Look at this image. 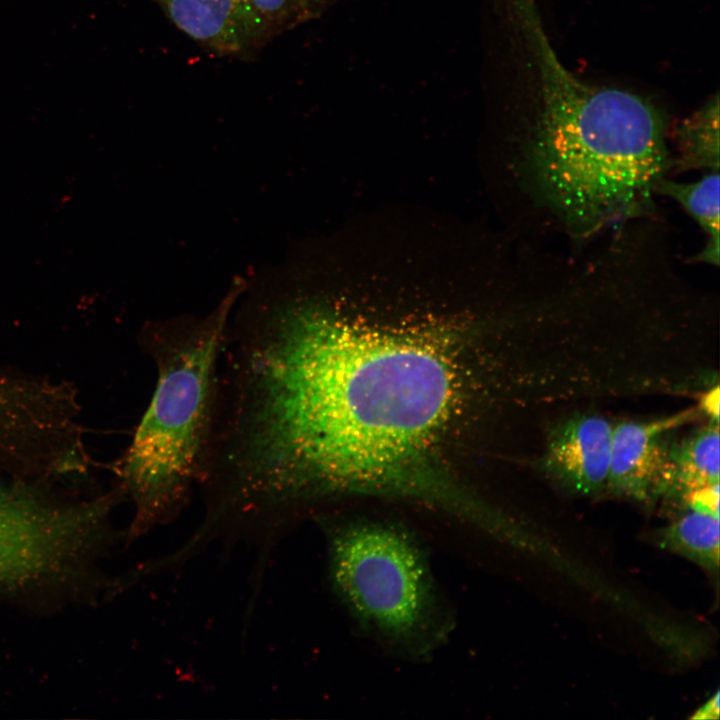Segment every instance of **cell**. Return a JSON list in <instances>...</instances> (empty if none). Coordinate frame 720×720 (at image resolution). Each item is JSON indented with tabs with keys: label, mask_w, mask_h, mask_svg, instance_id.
<instances>
[{
	"label": "cell",
	"mask_w": 720,
	"mask_h": 720,
	"mask_svg": "<svg viewBox=\"0 0 720 720\" xmlns=\"http://www.w3.org/2000/svg\"><path fill=\"white\" fill-rule=\"evenodd\" d=\"M241 298L219 363L212 490L267 523L344 484L421 496L407 471L450 412L449 351L344 322L279 276Z\"/></svg>",
	"instance_id": "1"
},
{
	"label": "cell",
	"mask_w": 720,
	"mask_h": 720,
	"mask_svg": "<svg viewBox=\"0 0 720 720\" xmlns=\"http://www.w3.org/2000/svg\"><path fill=\"white\" fill-rule=\"evenodd\" d=\"M524 16L537 88L511 158L523 232L528 243L578 251L660 215L655 188L670 174V123L645 97L575 77L537 10Z\"/></svg>",
	"instance_id": "2"
},
{
	"label": "cell",
	"mask_w": 720,
	"mask_h": 720,
	"mask_svg": "<svg viewBox=\"0 0 720 720\" xmlns=\"http://www.w3.org/2000/svg\"><path fill=\"white\" fill-rule=\"evenodd\" d=\"M239 278L204 316L148 322L140 341L156 370L150 403L122 461L121 485L135 506L132 530L166 522L187 503L207 465L216 413L219 362Z\"/></svg>",
	"instance_id": "3"
},
{
	"label": "cell",
	"mask_w": 720,
	"mask_h": 720,
	"mask_svg": "<svg viewBox=\"0 0 720 720\" xmlns=\"http://www.w3.org/2000/svg\"><path fill=\"white\" fill-rule=\"evenodd\" d=\"M337 593L362 622L394 640L428 629L434 594L424 555L405 531L379 523L341 528L330 538Z\"/></svg>",
	"instance_id": "4"
},
{
	"label": "cell",
	"mask_w": 720,
	"mask_h": 720,
	"mask_svg": "<svg viewBox=\"0 0 720 720\" xmlns=\"http://www.w3.org/2000/svg\"><path fill=\"white\" fill-rule=\"evenodd\" d=\"M105 512V503L60 504L0 485V589L69 576L98 541Z\"/></svg>",
	"instance_id": "5"
},
{
	"label": "cell",
	"mask_w": 720,
	"mask_h": 720,
	"mask_svg": "<svg viewBox=\"0 0 720 720\" xmlns=\"http://www.w3.org/2000/svg\"><path fill=\"white\" fill-rule=\"evenodd\" d=\"M693 416L692 410L648 423L624 422L612 433L609 477L614 486L637 496L673 481V464L662 437Z\"/></svg>",
	"instance_id": "6"
},
{
	"label": "cell",
	"mask_w": 720,
	"mask_h": 720,
	"mask_svg": "<svg viewBox=\"0 0 720 720\" xmlns=\"http://www.w3.org/2000/svg\"><path fill=\"white\" fill-rule=\"evenodd\" d=\"M153 1L179 30L217 53H241L269 33L246 0Z\"/></svg>",
	"instance_id": "7"
},
{
	"label": "cell",
	"mask_w": 720,
	"mask_h": 720,
	"mask_svg": "<svg viewBox=\"0 0 720 720\" xmlns=\"http://www.w3.org/2000/svg\"><path fill=\"white\" fill-rule=\"evenodd\" d=\"M613 428L604 418H573L556 430L547 463L576 488L591 491L609 477Z\"/></svg>",
	"instance_id": "8"
},
{
	"label": "cell",
	"mask_w": 720,
	"mask_h": 720,
	"mask_svg": "<svg viewBox=\"0 0 720 720\" xmlns=\"http://www.w3.org/2000/svg\"><path fill=\"white\" fill-rule=\"evenodd\" d=\"M670 177L691 171H719V97L716 94L669 130Z\"/></svg>",
	"instance_id": "9"
},
{
	"label": "cell",
	"mask_w": 720,
	"mask_h": 720,
	"mask_svg": "<svg viewBox=\"0 0 720 720\" xmlns=\"http://www.w3.org/2000/svg\"><path fill=\"white\" fill-rule=\"evenodd\" d=\"M719 179V171H709L690 182H682L675 177L666 176L656 185V196L670 198L679 204L705 233L706 241L703 248L694 256L685 259L686 264L703 263L716 267L719 265Z\"/></svg>",
	"instance_id": "10"
},
{
	"label": "cell",
	"mask_w": 720,
	"mask_h": 720,
	"mask_svg": "<svg viewBox=\"0 0 720 720\" xmlns=\"http://www.w3.org/2000/svg\"><path fill=\"white\" fill-rule=\"evenodd\" d=\"M718 425L704 428L671 456L673 480L689 491L719 483Z\"/></svg>",
	"instance_id": "11"
},
{
	"label": "cell",
	"mask_w": 720,
	"mask_h": 720,
	"mask_svg": "<svg viewBox=\"0 0 720 720\" xmlns=\"http://www.w3.org/2000/svg\"><path fill=\"white\" fill-rule=\"evenodd\" d=\"M672 544L681 551L711 564L719 558V517L692 511L670 529Z\"/></svg>",
	"instance_id": "12"
},
{
	"label": "cell",
	"mask_w": 720,
	"mask_h": 720,
	"mask_svg": "<svg viewBox=\"0 0 720 720\" xmlns=\"http://www.w3.org/2000/svg\"><path fill=\"white\" fill-rule=\"evenodd\" d=\"M269 33L288 24L299 10L301 0H246Z\"/></svg>",
	"instance_id": "13"
},
{
	"label": "cell",
	"mask_w": 720,
	"mask_h": 720,
	"mask_svg": "<svg viewBox=\"0 0 720 720\" xmlns=\"http://www.w3.org/2000/svg\"><path fill=\"white\" fill-rule=\"evenodd\" d=\"M688 502L694 511L719 517V483L689 491Z\"/></svg>",
	"instance_id": "14"
},
{
	"label": "cell",
	"mask_w": 720,
	"mask_h": 720,
	"mask_svg": "<svg viewBox=\"0 0 720 720\" xmlns=\"http://www.w3.org/2000/svg\"><path fill=\"white\" fill-rule=\"evenodd\" d=\"M701 407L709 416L712 417V419H715L716 421H718V418H719V388H718V386H716L715 388H713L703 394V396L701 398Z\"/></svg>",
	"instance_id": "15"
},
{
	"label": "cell",
	"mask_w": 720,
	"mask_h": 720,
	"mask_svg": "<svg viewBox=\"0 0 720 720\" xmlns=\"http://www.w3.org/2000/svg\"><path fill=\"white\" fill-rule=\"evenodd\" d=\"M719 715V693L717 692L701 709L692 717L695 719L718 718Z\"/></svg>",
	"instance_id": "16"
},
{
	"label": "cell",
	"mask_w": 720,
	"mask_h": 720,
	"mask_svg": "<svg viewBox=\"0 0 720 720\" xmlns=\"http://www.w3.org/2000/svg\"><path fill=\"white\" fill-rule=\"evenodd\" d=\"M5 392L6 391L0 389V409L8 402V397H5Z\"/></svg>",
	"instance_id": "17"
}]
</instances>
